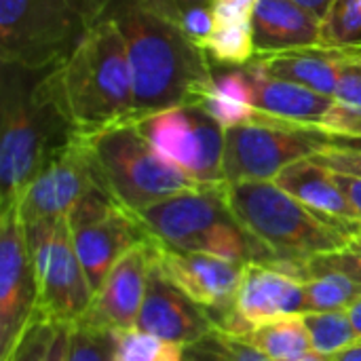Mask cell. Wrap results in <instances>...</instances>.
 Instances as JSON below:
<instances>
[{
  "mask_svg": "<svg viewBox=\"0 0 361 361\" xmlns=\"http://www.w3.org/2000/svg\"><path fill=\"white\" fill-rule=\"evenodd\" d=\"M123 32L131 80L133 123L157 112L199 106L214 82L207 51L190 42L176 25L127 0L112 15Z\"/></svg>",
  "mask_w": 361,
  "mask_h": 361,
  "instance_id": "6da1fadb",
  "label": "cell"
},
{
  "mask_svg": "<svg viewBox=\"0 0 361 361\" xmlns=\"http://www.w3.org/2000/svg\"><path fill=\"white\" fill-rule=\"evenodd\" d=\"M44 85L74 135L133 123V80L116 19L102 17L78 47L44 74Z\"/></svg>",
  "mask_w": 361,
  "mask_h": 361,
  "instance_id": "7a4b0ae2",
  "label": "cell"
},
{
  "mask_svg": "<svg viewBox=\"0 0 361 361\" xmlns=\"http://www.w3.org/2000/svg\"><path fill=\"white\" fill-rule=\"evenodd\" d=\"M44 74L2 63L0 212L17 207L36 173L74 137V131L49 95Z\"/></svg>",
  "mask_w": 361,
  "mask_h": 361,
  "instance_id": "3957f363",
  "label": "cell"
},
{
  "mask_svg": "<svg viewBox=\"0 0 361 361\" xmlns=\"http://www.w3.org/2000/svg\"><path fill=\"white\" fill-rule=\"evenodd\" d=\"M159 243L233 262L273 264L277 258L233 214L226 184L178 192L135 214Z\"/></svg>",
  "mask_w": 361,
  "mask_h": 361,
  "instance_id": "277c9868",
  "label": "cell"
},
{
  "mask_svg": "<svg viewBox=\"0 0 361 361\" xmlns=\"http://www.w3.org/2000/svg\"><path fill=\"white\" fill-rule=\"evenodd\" d=\"M226 199L237 220L277 262L307 267L317 256L345 250L357 237L353 228L319 216L275 182L226 184Z\"/></svg>",
  "mask_w": 361,
  "mask_h": 361,
  "instance_id": "5b68a950",
  "label": "cell"
},
{
  "mask_svg": "<svg viewBox=\"0 0 361 361\" xmlns=\"http://www.w3.org/2000/svg\"><path fill=\"white\" fill-rule=\"evenodd\" d=\"M76 137L82 142L102 188L131 214L203 186L163 159L137 123H118Z\"/></svg>",
  "mask_w": 361,
  "mask_h": 361,
  "instance_id": "8992f818",
  "label": "cell"
},
{
  "mask_svg": "<svg viewBox=\"0 0 361 361\" xmlns=\"http://www.w3.org/2000/svg\"><path fill=\"white\" fill-rule=\"evenodd\" d=\"M106 6L108 0H0V63L49 72L106 17Z\"/></svg>",
  "mask_w": 361,
  "mask_h": 361,
  "instance_id": "52a82bcc",
  "label": "cell"
},
{
  "mask_svg": "<svg viewBox=\"0 0 361 361\" xmlns=\"http://www.w3.org/2000/svg\"><path fill=\"white\" fill-rule=\"evenodd\" d=\"M23 226L38 283V311L53 324L68 326L82 317L93 300L68 218H47Z\"/></svg>",
  "mask_w": 361,
  "mask_h": 361,
  "instance_id": "ba28073f",
  "label": "cell"
},
{
  "mask_svg": "<svg viewBox=\"0 0 361 361\" xmlns=\"http://www.w3.org/2000/svg\"><path fill=\"white\" fill-rule=\"evenodd\" d=\"M324 131L292 125L252 123L226 129L224 182H273L288 165L334 146Z\"/></svg>",
  "mask_w": 361,
  "mask_h": 361,
  "instance_id": "9c48e42d",
  "label": "cell"
},
{
  "mask_svg": "<svg viewBox=\"0 0 361 361\" xmlns=\"http://www.w3.org/2000/svg\"><path fill=\"white\" fill-rule=\"evenodd\" d=\"M66 218L93 294L131 247L152 239L142 220L118 205L104 188L82 197Z\"/></svg>",
  "mask_w": 361,
  "mask_h": 361,
  "instance_id": "30bf717a",
  "label": "cell"
},
{
  "mask_svg": "<svg viewBox=\"0 0 361 361\" xmlns=\"http://www.w3.org/2000/svg\"><path fill=\"white\" fill-rule=\"evenodd\" d=\"M154 150L203 186L224 182L226 129L201 106H180L137 123Z\"/></svg>",
  "mask_w": 361,
  "mask_h": 361,
  "instance_id": "8fae6325",
  "label": "cell"
},
{
  "mask_svg": "<svg viewBox=\"0 0 361 361\" xmlns=\"http://www.w3.org/2000/svg\"><path fill=\"white\" fill-rule=\"evenodd\" d=\"M38 313V283L17 207L0 212V361Z\"/></svg>",
  "mask_w": 361,
  "mask_h": 361,
  "instance_id": "7c38bea8",
  "label": "cell"
},
{
  "mask_svg": "<svg viewBox=\"0 0 361 361\" xmlns=\"http://www.w3.org/2000/svg\"><path fill=\"white\" fill-rule=\"evenodd\" d=\"M95 188H102V184L82 142L74 135L27 184L17 209L23 224L61 218L68 216L72 207Z\"/></svg>",
  "mask_w": 361,
  "mask_h": 361,
  "instance_id": "4fadbf2b",
  "label": "cell"
},
{
  "mask_svg": "<svg viewBox=\"0 0 361 361\" xmlns=\"http://www.w3.org/2000/svg\"><path fill=\"white\" fill-rule=\"evenodd\" d=\"M157 241V239H154ZM154 258L161 271L197 305H201L216 328L235 309V296L245 264L203 252H182L154 243Z\"/></svg>",
  "mask_w": 361,
  "mask_h": 361,
  "instance_id": "5bb4252c",
  "label": "cell"
},
{
  "mask_svg": "<svg viewBox=\"0 0 361 361\" xmlns=\"http://www.w3.org/2000/svg\"><path fill=\"white\" fill-rule=\"evenodd\" d=\"M292 315H305V281L273 264L250 262L243 269L235 309L218 330L239 336L252 326Z\"/></svg>",
  "mask_w": 361,
  "mask_h": 361,
  "instance_id": "9a60e30c",
  "label": "cell"
},
{
  "mask_svg": "<svg viewBox=\"0 0 361 361\" xmlns=\"http://www.w3.org/2000/svg\"><path fill=\"white\" fill-rule=\"evenodd\" d=\"M135 328L159 338H165L169 343H176L184 349L218 330L212 315L201 305L190 300L161 271L154 252L146 283V296Z\"/></svg>",
  "mask_w": 361,
  "mask_h": 361,
  "instance_id": "2e32d148",
  "label": "cell"
},
{
  "mask_svg": "<svg viewBox=\"0 0 361 361\" xmlns=\"http://www.w3.org/2000/svg\"><path fill=\"white\" fill-rule=\"evenodd\" d=\"M152 252L154 239L131 247L112 267L99 290L93 294V300L82 317L118 334L135 330L146 296Z\"/></svg>",
  "mask_w": 361,
  "mask_h": 361,
  "instance_id": "e0dca14e",
  "label": "cell"
},
{
  "mask_svg": "<svg viewBox=\"0 0 361 361\" xmlns=\"http://www.w3.org/2000/svg\"><path fill=\"white\" fill-rule=\"evenodd\" d=\"M245 70L252 78L258 123L317 129L322 116L332 106V97L298 82L271 76L254 59L245 66Z\"/></svg>",
  "mask_w": 361,
  "mask_h": 361,
  "instance_id": "ac0fdd59",
  "label": "cell"
},
{
  "mask_svg": "<svg viewBox=\"0 0 361 361\" xmlns=\"http://www.w3.org/2000/svg\"><path fill=\"white\" fill-rule=\"evenodd\" d=\"M256 55H273L322 42V17L296 0H260L254 19Z\"/></svg>",
  "mask_w": 361,
  "mask_h": 361,
  "instance_id": "d6986e66",
  "label": "cell"
},
{
  "mask_svg": "<svg viewBox=\"0 0 361 361\" xmlns=\"http://www.w3.org/2000/svg\"><path fill=\"white\" fill-rule=\"evenodd\" d=\"M273 182L309 209L317 212L324 218L341 222L361 235V218L357 212L351 207V203L334 182L332 171L317 163L313 157L288 165Z\"/></svg>",
  "mask_w": 361,
  "mask_h": 361,
  "instance_id": "ffe728a7",
  "label": "cell"
},
{
  "mask_svg": "<svg viewBox=\"0 0 361 361\" xmlns=\"http://www.w3.org/2000/svg\"><path fill=\"white\" fill-rule=\"evenodd\" d=\"M345 53L347 49L341 47L317 44L273 55H256L254 61L271 76L298 82L302 87H309L317 93L332 97Z\"/></svg>",
  "mask_w": 361,
  "mask_h": 361,
  "instance_id": "44dd1931",
  "label": "cell"
},
{
  "mask_svg": "<svg viewBox=\"0 0 361 361\" xmlns=\"http://www.w3.org/2000/svg\"><path fill=\"white\" fill-rule=\"evenodd\" d=\"M317 131L336 140H361V49H347L332 106L322 116Z\"/></svg>",
  "mask_w": 361,
  "mask_h": 361,
  "instance_id": "7402d4cb",
  "label": "cell"
},
{
  "mask_svg": "<svg viewBox=\"0 0 361 361\" xmlns=\"http://www.w3.org/2000/svg\"><path fill=\"white\" fill-rule=\"evenodd\" d=\"M199 106L224 129L258 123L252 78L245 66L214 74V82Z\"/></svg>",
  "mask_w": 361,
  "mask_h": 361,
  "instance_id": "603a6c76",
  "label": "cell"
},
{
  "mask_svg": "<svg viewBox=\"0 0 361 361\" xmlns=\"http://www.w3.org/2000/svg\"><path fill=\"white\" fill-rule=\"evenodd\" d=\"M260 353L273 361H290L313 351L311 336L302 315L281 317L267 324H258L239 334Z\"/></svg>",
  "mask_w": 361,
  "mask_h": 361,
  "instance_id": "cb8c5ba5",
  "label": "cell"
},
{
  "mask_svg": "<svg viewBox=\"0 0 361 361\" xmlns=\"http://www.w3.org/2000/svg\"><path fill=\"white\" fill-rule=\"evenodd\" d=\"M302 319L307 324L311 347L315 353L336 357L343 351L361 343V336L357 334L347 309L305 313Z\"/></svg>",
  "mask_w": 361,
  "mask_h": 361,
  "instance_id": "d4e9b609",
  "label": "cell"
},
{
  "mask_svg": "<svg viewBox=\"0 0 361 361\" xmlns=\"http://www.w3.org/2000/svg\"><path fill=\"white\" fill-rule=\"evenodd\" d=\"M361 296V283L341 271H317L305 279V313L349 309Z\"/></svg>",
  "mask_w": 361,
  "mask_h": 361,
  "instance_id": "484cf974",
  "label": "cell"
},
{
  "mask_svg": "<svg viewBox=\"0 0 361 361\" xmlns=\"http://www.w3.org/2000/svg\"><path fill=\"white\" fill-rule=\"evenodd\" d=\"M203 49L228 68L247 66L256 57L252 23H214Z\"/></svg>",
  "mask_w": 361,
  "mask_h": 361,
  "instance_id": "4316f807",
  "label": "cell"
},
{
  "mask_svg": "<svg viewBox=\"0 0 361 361\" xmlns=\"http://www.w3.org/2000/svg\"><path fill=\"white\" fill-rule=\"evenodd\" d=\"M116 343L118 332L78 317L68 324L66 361H114Z\"/></svg>",
  "mask_w": 361,
  "mask_h": 361,
  "instance_id": "83f0119b",
  "label": "cell"
},
{
  "mask_svg": "<svg viewBox=\"0 0 361 361\" xmlns=\"http://www.w3.org/2000/svg\"><path fill=\"white\" fill-rule=\"evenodd\" d=\"M184 361H273L247 341L226 330H214L184 349Z\"/></svg>",
  "mask_w": 361,
  "mask_h": 361,
  "instance_id": "f1b7e54d",
  "label": "cell"
},
{
  "mask_svg": "<svg viewBox=\"0 0 361 361\" xmlns=\"http://www.w3.org/2000/svg\"><path fill=\"white\" fill-rule=\"evenodd\" d=\"M326 47L361 49V0H334L322 19Z\"/></svg>",
  "mask_w": 361,
  "mask_h": 361,
  "instance_id": "f546056e",
  "label": "cell"
},
{
  "mask_svg": "<svg viewBox=\"0 0 361 361\" xmlns=\"http://www.w3.org/2000/svg\"><path fill=\"white\" fill-rule=\"evenodd\" d=\"M114 361H184V347L135 328L118 334Z\"/></svg>",
  "mask_w": 361,
  "mask_h": 361,
  "instance_id": "4dcf8cb0",
  "label": "cell"
},
{
  "mask_svg": "<svg viewBox=\"0 0 361 361\" xmlns=\"http://www.w3.org/2000/svg\"><path fill=\"white\" fill-rule=\"evenodd\" d=\"M55 328L57 324H53L47 315L38 311L6 361H44Z\"/></svg>",
  "mask_w": 361,
  "mask_h": 361,
  "instance_id": "1f68e13d",
  "label": "cell"
},
{
  "mask_svg": "<svg viewBox=\"0 0 361 361\" xmlns=\"http://www.w3.org/2000/svg\"><path fill=\"white\" fill-rule=\"evenodd\" d=\"M307 271H309V275L317 273V271H341V273L349 275L351 279H355L357 283H361V235H357L345 250L313 258L307 264Z\"/></svg>",
  "mask_w": 361,
  "mask_h": 361,
  "instance_id": "d6a6232c",
  "label": "cell"
},
{
  "mask_svg": "<svg viewBox=\"0 0 361 361\" xmlns=\"http://www.w3.org/2000/svg\"><path fill=\"white\" fill-rule=\"evenodd\" d=\"M317 163L332 171H345L361 176V148H347V146H330L313 157Z\"/></svg>",
  "mask_w": 361,
  "mask_h": 361,
  "instance_id": "836d02e7",
  "label": "cell"
},
{
  "mask_svg": "<svg viewBox=\"0 0 361 361\" xmlns=\"http://www.w3.org/2000/svg\"><path fill=\"white\" fill-rule=\"evenodd\" d=\"M260 0H212L214 23H252Z\"/></svg>",
  "mask_w": 361,
  "mask_h": 361,
  "instance_id": "e575fe53",
  "label": "cell"
},
{
  "mask_svg": "<svg viewBox=\"0 0 361 361\" xmlns=\"http://www.w3.org/2000/svg\"><path fill=\"white\" fill-rule=\"evenodd\" d=\"M135 4H140L148 13L176 25V21L180 19L184 11L199 6V4H212V0H135Z\"/></svg>",
  "mask_w": 361,
  "mask_h": 361,
  "instance_id": "d590c367",
  "label": "cell"
},
{
  "mask_svg": "<svg viewBox=\"0 0 361 361\" xmlns=\"http://www.w3.org/2000/svg\"><path fill=\"white\" fill-rule=\"evenodd\" d=\"M332 176H334V182L338 184V188L343 190V195L347 197V201L351 203V207L361 218V176L345 173V171H332Z\"/></svg>",
  "mask_w": 361,
  "mask_h": 361,
  "instance_id": "8d00e7d4",
  "label": "cell"
},
{
  "mask_svg": "<svg viewBox=\"0 0 361 361\" xmlns=\"http://www.w3.org/2000/svg\"><path fill=\"white\" fill-rule=\"evenodd\" d=\"M66 353H68V326L57 324L55 334L49 343L44 361H66Z\"/></svg>",
  "mask_w": 361,
  "mask_h": 361,
  "instance_id": "74e56055",
  "label": "cell"
},
{
  "mask_svg": "<svg viewBox=\"0 0 361 361\" xmlns=\"http://www.w3.org/2000/svg\"><path fill=\"white\" fill-rule=\"evenodd\" d=\"M298 4H302V6H307L309 11H313L317 17H322L324 19V15L328 13V8H330V4L334 2V0H296Z\"/></svg>",
  "mask_w": 361,
  "mask_h": 361,
  "instance_id": "f35d334b",
  "label": "cell"
},
{
  "mask_svg": "<svg viewBox=\"0 0 361 361\" xmlns=\"http://www.w3.org/2000/svg\"><path fill=\"white\" fill-rule=\"evenodd\" d=\"M347 313H349V317H351V322H353L357 334L361 336V296L355 302H351V307L347 309Z\"/></svg>",
  "mask_w": 361,
  "mask_h": 361,
  "instance_id": "ab89813d",
  "label": "cell"
},
{
  "mask_svg": "<svg viewBox=\"0 0 361 361\" xmlns=\"http://www.w3.org/2000/svg\"><path fill=\"white\" fill-rule=\"evenodd\" d=\"M336 361H361V343H357L355 347L343 351L341 355H336Z\"/></svg>",
  "mask_w": 361,
  "mask_h": 361,
  "instance_id": "60d3db41",
  "label": "cell"
},
{
  "mask_svg": "<svg viewBox=\"0 0 361 361\" xmlns=\"http://www.w3.org/2000/svg\"><path fill=\"white\" fill-rule=\"evenodd\" d=\"M290 361H336V357H330V355H322V353L309 351V353H305V355H300V357Z\"/></svg>",
  "mask_w": 361,
  "mask_h": 361,
  "instance_id": "b9f144b4",
  "label": "cell"
},
{
  "mask_svg": "<svg viewBox=\"0 0 361 361\" xmlns=\"http://www.w3.org/2000/svg\"><path fill=\"white\" fill-rule=\"evenodd\" d=\"M336 140V137H334ZM334 146H347V148H361V140H336Z\"/></svg>",
  "mask_w": 361,
  "mask_h": 361,
  "instance_id": "7bdbcfd3",
  "label": "cell"
}]
</instances>
